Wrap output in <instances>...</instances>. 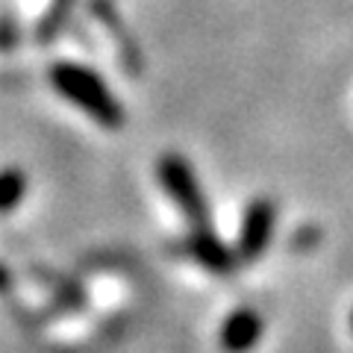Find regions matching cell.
<instances>
[{"mask_svg":"<svg viewBox=\"0 0 353 353\" xmlns=\"http://www.w3.org/2000/svg\"><path fill=\"white\" fill-rule=\"evenodd\" d=\"M50 83L65 101L80 106L94 124H101L106 130L124 127V106L118 103V97L109 92V85L101 77L94 71H88L85 65L57 62L50 68Z\"/></svg>","mask_w":353,"mask_h":353,"instance_id":"6da1fadb","label":"cell"},{"mask_svg":"<svg viewBox=\"0 0 353 353\" xmlns=\"http://www.w3.org/2000/svg\"><path fill=\"white\" fill-rule=\"evenodd\" d=\"M350 330H353V312H350Z\"/></svg>","mask_w":353,"mask_h":353,"instance_id":"9c48e42d","label":"cell"},{"mask_svg":"<svg viewBox=\"0 0 353 353\" xmlns=\"http://www.w3.org/2000/svg\"><path fill=\"white\" fill-rule=\"evenodd\" d=\"M274 224H277V203H274L271 197H256V201H250L245 215H241L236 256L241 262H256L271 245Z\"/></svg>","mask_w":353,"mask_h":353,"instance_id":"3957f363","label":"cell"},{"mask_svg":"<svg viewBox=\"0 0 353 353\" xmlns=\"http://www.w3.org/2000/svg\"><path fill=\"white\" fill-rule=\"evenodd\" d=\"M185 248H189L194 262H201L212 274H230L236 265V253L218 239V233L209 224L192 227V236L185 239Z\"/></svg>","mask_w":353,"mask_h":353,"instance_id":"277c9868","label":"cell"},{"mask_svg":"<svg viewBox=\"0 0 353 353\" xmlns=\"http://www.w3.org/2000/svg\"><path fill=\"white\" fill-rule=\"evenodd\" d=\"M262 339V318L253 309H236L221 324V347L227 353H248Z\"/></svg>","mask_w":353,"mask_h":353,"instance_id":"5b68a950","label":"cell"},{"mask_svg":"<svg viewBox=\"0 0 353 353\" xmlns=\"http://www.w3.org/2000/svg\"><path fill=\"white\" fill-rule=\"evenodd\" d=\"M9 283H12V277H9V271L3 268V265H0V292L9 289Z\"/></svg>","mask_w":353,"mask_h":353,"instance_id":"ba28073f","label":"cell"},{"mask_svg":"<svg viewBox=\"0 0 353 353\" xmlns=\"http://www.w3.org/2000/svg\"><path fill=\"white\" fill-rule=\"evenodd\" d=\"M74 3H77V0H50L48 12H44V18H41L39 36L41 39H53V36H57V32L65 27V21H68Z\"/></svg>","mask_w":353,"mask_h":353,"instance_id":"52a82bcc","label":"cell"},{"mask_svg":"<svg viewBox=\"0 0 353 353\" xmlns=\"http://www.w3.org/2000/svg\"><path fill=\"white\" fill-rule=\"evenodd\" d=\"M157 180L162 192L171 197V203L180 209V215L189 221L192 227L209 224V203L201 189V180L192 168V162L180 157V153H165L157 162Z\"/></svg>","mask_w":353,"mask_h":353,"instance_id":"7a4b0ae2","label":"cell"},{"mask_svg":"<svg viewBox=\"0 0 353 353\" xmlns=\"http://www.w3.org/2000/svg\"><path fill=\"white\" fill-rule=\"evenodd\" d=\"M27 194V174L9 165L0 171V215H9Z\"/></svg>","mask_w":353,"mask_h":353,"instance_id":"8992f818","label":"cell"}]
</instances>
